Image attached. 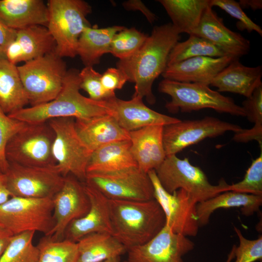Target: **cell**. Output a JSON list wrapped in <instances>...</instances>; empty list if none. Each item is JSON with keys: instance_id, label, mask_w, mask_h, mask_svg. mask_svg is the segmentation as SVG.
<instances>
[{"instance_id": "13", "label": "cell", "mask_w": 262, "mask_h": 262, "mask_svg": "<svg viewBox=\"0 0 262 262\" xmlns=\"http://www.w3.org/2000/svg\"><path fill=\"white\" fill-rule=\"evenodd\" d=\"M237 125L206 116L200 119L181 120L163 127V143L166 156L176 155L183 149L207 138L228 131L242 130Z\"/></svg>"}, {"instance_id": "12", "label": "cell", "mask_w": 262, "mask_h": 262, "mask_svg": "<svg viewBox=\"0 0 262 262\" xmlns=\"http://www.w3.org/2000/svg\"><path fill=\"white\" fill-rule=\"evenodd\" d=\"M6 174L11 196L32 198H52L65 178L56 164L31 166L8 162Z\"/></svg>"}, {"instance_id": "39", "label": "cell", "mask_w": 262, "mask_h": 262, "mask_svg": "<svg viewBox=\"0 0 262 262\" xmlns=\"http://www.w3.org/2000/svg\"><path fill=\"white\" fill-rule=\"evenodd\" d=\"M26 124L10 117L0 108V168L5 172L8 166L5 153L6 145L9 140Z\"/></svg>"}, {"instance_id": "42", "label": "cell", "mask_w": 262, "mask_h": 262, "mask_svg": "<svg viewBox=\"0 0 262 262\" xmlns=\"http://www.w3.org/2000/svg\"><path fill=\"white\" fill-rule=\"evenodd\" d=\"M127 81L128 79L126 74L117 67L109 68L101 74V84L106 91L110 92L121 89Z\"/></svg>"}, {"instance_id": "4", "label": "cell", "mask_w": 262, "mask_h": 262, "mask_svg": "<svg viewBox=\"0 0 262 262\" xmlns=\"http://www.w3.org/2000/svg\"><path fill=\"white\" fill-rule=\"evenodd\" d=\"M158 90L171 97L165 107L171 113L209 108L219 113L246 116L243 107L236 104L232 98L222 95L205 84L164 79L159 83Z\"/></svg>"}, {"instance_id": "48", "label": "cell", "mask_w": 262, "mask_h": 262, "mask_svg": "<svg viewBox=\"0 0 262 262\" xmlns=\"http://www.w3.org/2000/svg\"><path fill=\"white\" fill-rule=\"evenodd\" d=\"M238 2L241 8H250L253 10L262 8V0H240Z\"/></svg>"}, {"instance_id": "30", "label": "cell", "mask_w": 262, "mask_h": 262, "mask_svg": "<svg viewBox=\"0 0 262 262\" xmlns=\"http://www.w3.org/2000/svg\"><path fill=\"white\" fill-rule=\"evenodd\" d=\"M170 17L172 24L180 33H192L202 15L210 5V0H159Z\"/></svg>"}, {"instance_id": "33", "label": "cell", "mask_w": 262, "mask_h": 262, "mask_svg": "<svg viewBox=\"0 0 262 262\" xmlns=\"http://www.w3.org/2000/svg\"><path fill=\"white\" fill-rule=\"evenodd\" d=\"M37 246L39 251L37 262H77L76 242L65 239L55 240L45 235Z\"/></svg>"}, {"instance_id": "29", "label": "cell", "mask_w": 262, "mask_h": 262, "mask_svg": "<svg viewBox=\"0 0 262 262\" xmlns=\"http://www.w3.org/2000/svg\"><path fill=\"white\" fill-rule=\"evenodd\" d=\"M17 66L0 59V108L8 115L29 104Z\"/></svg>"}, {"instance_id": "3", "label": "cell", "mask_w": 262, "mask_h": 262, "mask_svg": "<svg viewBox=\"0 0 262 262\" xmlns=\"http://www.w3.org/2000/svg\"><path fill=\"white\" fill-rule=\"evenodd\" d=\"M79 72L76 68L67 70L62 89L53 100L25 107L8 115L26 123H37L53 118L84 119L108 114L101 101L93 100L81 94Z\"/></svg>"}, {"instance_id": "34", "label": "cell", "mask_w": 262, "mask_h": 262, "mask_svg": "<svg viewBox=\"0 0 262 262\" xmlns=\"http://www.w3.org/2000/svg\"><path fill=\"white\" fill-rule=\"evenodd\" d=\"M35 232L14 235L0 258V262H37L39 251L33 241Z\"/></svg>"}, {"instance_id": "36", "label": "cell", "mask_w": 262, "mask_h": 262, "mask_svg": "<svg viewBox=\"0 0 262 262\" xmlns=\"http://www.w3.org/2000/svg\"><path fill=\"white\" fill-rule=\"evenodd\" d=\"M262 196V152L247 169L240 181L229 184L228 191Z\"/></svg>"}, {"instance_id": "6", "label": "cell", "mask_w": 262, "mask_h": 262, "mask_svg": "<svg viewBox=\"0 0 262 262\" xmlns=\"http://www.w3.org/2000/svg\"><path fill=\"white\" fill-rule=\"evenodd\" d=\"M155 171L166 191L172 194L182 189L196 203L227 191L229 185L223 179L217 185L212 184L199 167L192 165L188 158L180 159L176 155L166 156Z\"/></svg>"}, {"instance_id": "41", "label": "cell", "mask_w": 262, "mask_h": 262, "mask_svg": "<svg viewBox=\"0 0 262 262\" xmlns=\"http://www.w3.org/2000/svg\"><path fill=\"white\" fill-rule=\"evenodd\" d=\"M246 116L254 124H262V85L242 102Z\"/></svg>"}, {"instance_id": "16", "label": "cell", "mask_w": 262, "mask_h": 262, "mask_svg": "<svg viewBox=\"0 0 262 262\" xmlns=\"http://www.w3.org/2000/svg\"><path fill=\"white\" fill-rule=\"evenodd\" d=\"M194 247L187 237L174 232L165 224L146 243L128 249L123 262H185L183 257Z\"/></svg>"}, {"instance_id": "45", "label": "cell", "mask_w": 262, "mask_h": 262, "mask_svg": "<svg viewBox=\"0 0 262 262\" xmlns=\"http://www.w3.org/2000/svg\"><path fill=\"white\" fill-rule=\"evenodd\" d=\"M123 6L127 10L140 11L150 23H153L157 19L156 15L140 0H128L123 3Z\"/></svg>"}, {"instance_id": "17", "label": "cell", "mask_w": 262, "mask_h": 262, "mask_svg": "<svg viewBox=\"0 0 262 262\" xmlns=\"http://www.w3.org/2000/svg\"><path fill=\"white\" fill-rule=\"evenodd\" d=\"M101 102L108 114L128 132L149 126H164L180 120L151 109L144 103L143 98L136 96H132L131 99L128 100L115 96Z\"/></svg>"}, {"instance_id": "35", "label": "cell", "mask_w": 262, "mask_h": 262, "mask_svg": "<svg viewBox=\"0 0 262 262\" xmlns=\"http://www.w3.org/2000/svg\"><path fill=\"white\" fill-rule=\"evenodd\" d=\"M148 36L135 28H125L114 36L110 53L119 60L128 58L141 48Z\"/></svg>"}, {"instance_id": "9", "label": "cell", "mask_w": 262, "mask_h": 262, "mask_svg": "<svg viewBox=\"0 0 262 262\" xmlns=\"http://www.w3.org/2000/svg\"><path fill=\"white\" fill-rule=\"evenodd\" d=\"M52 198L11 196L0 205V224L14 235L38 231L47 235L55 225Z\"/></svg>"}, {"instance_id": "24", "label": "cell", "mask_w": 262, "mask_h": 262, "mask_svg": "<svg viewBox=\"0 0 262 262\" xmlns=\"http://www.w3.org/2000/svg\"><path fill=\"white\" fill-rule=\"evenodd\" d=\"M48 19V6L42 0H0V22L10 28L47 27Z\"/></svg>"}, {"instance_id": "49", "label": "cell", "mask_w": 262, "mask_h": 262, "mask_svg": "<svg viewBox=\"0 0 262 262\" xmlns=\"http://www.w3.org/2000/svg\"><path fill=\"white\" fill-rule=\"evenodd\" d=\"M236 246V245H233L228 255L227 259L225 262H231V261L235 258V249Z\"/></svg>"}, {"instance_id": "1", "label": "cell", "mask_w": 262, "mask_h": 262, "mask_svg": "<svg viewBox=\"0 0 262 262\" xmlns=\"http://www.w3.org/2000/svg\"><path fill=\"white\" fill-rule=\"evenodd\" d=\"M180 39L171 23L155 26L141 48L130 57L119 60L117 67L135 83L134 96L145 98L150 104L156 102L152 92L155 80L165 69L169 54Z\"/></svg>"}, {"instance_id": "22", "label": "cell", "mask_w": 262, "mask_h": 262, "mask_svg": "<svg viewBox=\"0 0 262 262\" xmlns=\"http://www.w3.org/2000/svg\"><path fill=\"white\" fill-rule=\"evenodd\" d=\"M75 124L79 136L91 152L108 144L130 140L129 132L108 114L87 119H76Z\"/></svg>"}, {"instance_id": "28", "label": "cell", "mask_w": 262, "mask_h": 262, "mask_svg": "<svg viewBox=\"0 0 262 262\" xmlns=\"http://www.w3.org/2000/svg\"><path fill=\"white\" fill-rule=\"evenodd\" d=\"M76 243L78 252L77 262H100L120 257L127 252L125 246L112 234L107 232L90 233Z\"/></svg>"}, {"instance_id": "10", "label": "cell", "mask_w": 262, "mask_h": 262, "mask_svg": "<svg viewBox=\"0 0 262 262\" xmlns=\"http://www.w3.org/2000/svg\"><path fill=\"white\" fill-rule=\"evenodd\" d=\"M47 121L55 133L52 151L59 171L64 177L70 174L85 181L92 152L79 136L75 119L57 118Z\"/></svg>"}, {"instance_id": "11", "label": "cell", "mask_w": 262, "mask_h": 262, "mask_svg": "<svg viewBox=\"0 0 262 262\" xmlns=\"http://www.w3.org/2000/svg\"><path fill=\"white\" fill-rule=\"evenodd\" d=\"M86 181L109 199L145 201L154 199L147 173L137 166L108 172H91Z\"/></svg>"}, {"instance_id": "21", "label": "cell", "mask_w": 262, "mask_h": 262, "mask_svg": "<svg viewBox=\"0 0 262 262\" xmlns=\"http://www.w3.org/2000/svg\"><path fill=\"white\" fill-rule=\"evenodd\" d=\"M162 125H153L129 132L131 151L137 166L146 173L156 170L166 157Z\"/></svg>"}, {"instance_id": "19", "label": "cell", "mask_w": 262, "mask_h": 262, "mask_svg": "<svg viewBox=\"0 0 262 262\" xmlns=\"http://www.w3.org/2000/svg\"><path fill=\"white\" fill-rule=\"evenodd\" d=\"M210 5L204 11L197 28L191 34L203 37L236 58L249 53L250 41L240 33L228 28L223 19Z\"/></svg>"}, {"instance_id": "26", "label": "cell", "mask_w": 262, "mask_h": 262, "mask_svg": "<svg viewBox=\"0 0 262 262\" xmlns=\"http://www.w3.org/2000/svg\"><path fill=\"white\" fill-rule=\"evenodd\" d=\"M125 28L114 25L98 28L97 25L86 27L78 40L77 54L85 66H93L100 62L101 57L110 53L111 44L115 34Z\"/></svg>"}, {"instance_id": "23", "label": "cell", "mask_w": 262, "mask_h": 262, "mask_svg": "<svg viewBox=\"0 0 262 262\" xmlns=\"http://www.w3.org/2000/svg\"><path fill=\"white\" fill-rule=\"evenodd\" d=\"M262 67L243 65L239 59L233 60L213 80L210 85L219 92H226L249 97L262 85Z\"/></svg>"}, {"instance_id": "31", "label": "cell", "mask_w": 262, "mask_h": 262, "mask_svg": "<svg viewBox=\"0 0 262 262\" xmlns=\"http://www.w3.org/2000/svg\"><path fill=\"white\" fill-rule=\"evenodd\" d=\"M16 40L23 54V62L55 52L56 43L47 27L35 25L17 30Z\"/></svg>"}, {"instance_id": "7", "label": "cell", "mask_w": 262, "mask_h": 262, "mask_svg": "<svg viewBox=\"0 0 262 262\" xmlns=\"http://www.w3.org/2000/svg\"><path fill=\"white\" fill-rule=\"evenodd\" d=\"M17 67L31 106L55 98L62 89L67 71L63 58L55 52Z\"/></svg>"}, {"instance_id": "40", "label": "cell", "mask_w": 262, "mask_h": 262, "mask_svg": "<svg viewBox=\"0 0 262 262\" xmlns=\"http://www.w3.org/2000/svg\"><path fill=\"white\" fill-rule=\"evenodd\" d=\"M237 235L239 245L235 249L234 262H254L262 259V236H260L255 240H249L245 238L241 231L234 227Z\"/></svg>"}, {"instance_id": "38", "label": "cell", "mask_w": 262, "mask_h": 262, "mask_svg": "<svg viewBox=\"0 0 262 262\" xmlns=\"http://www.w3.org/2000/svg\"><path fill=\"white\" fill-rule=\"evenodd\" d=\"M210 5L212 7L216 6L221 8L232 17L238 19L236 27L239 30H246L249 33L255 31L262 36L261 28L246 16L238 2L234 0H210Z\"/></svg>"}, {"instance_id": "47", "label": "cell", "mask_w": 262, "mask_h": 262, "mask_svg": "<svg viewBox=\"0 0 262 262\" xmlns=\"http://www.w3.org/2000/svg\"><path fill=\"white\" fill-rule=\"evenodd\" d=\"M14 235L11 231L0 224V258Z\"/></svg>"}, {"instance_id": "15", "label": "cell", "mask_w": 262, "mask_h": 262, "mask_svg": "<svg viewBox=\"0 0 262 262\" xmlns=\"http://www.w3.org/2000/svg\"><path fill=\"white\" fill-rule=\"evenodd\" d=\"M52 199L55 225L46 236L55 240H63L68 226L73 221L83 217L89 211V199L83 182L69 174L65 177L62 188Z\"/></svg>"}, {"instance_id": "20", "label": "cell", "mask_w": 262, "mask_h": 262, "mask_svg": "<svg viewBox=\"0 0 262 262\" xmlns=\"http://www.w3.org/2000/svg\"><path fill=\"white\" fill-rule=\"evenodd\" d=\"M236 59L229 55L194 57L167 66L162 75L164 79L210 85L215 77Z\"/></svg>"}, {"instance_id": "32", "label": "cell", "mask_w": 262, "mask_h": 262, "mask_svg": "<svg viewBox=\"0 0 262 262\" xmlns=\"http://www.w3.org/2000/svg\"><path fill=\"white\" fill-rule=\"evenodd\" d=\"M227 55H228L223 50L207 39L190 34L187 40L179 41L172 48L168 56L167 66L196 57H221Z\"/></svg>"}, {"instance_id": "8", "label": "cell", "mask_w": 262, "mask_h": 262, "mask_svg": "<svg viewBox=\"0 0 262 262\" xmlns=\"http://www.w3.org/2000/svg\"><path fill=\"white\" fill-rule=\"evenodd\" d=\"M54 138L48 121L26 123L9 140L5 152L6 160L25 166L55 165L52 151Z\"/></svg>"}, {"instance_id": "50", "label": "cell", "mask_w": 262, "mask_h": 262, "mask_svg": "<svg viewBox=\"0 0 262 262\" xmlns=\"http://www.w3.org/2000/svg\"><path fill=\"white\" fill-rule=\"evenodd\" d=\"M100 262H120V257L111 258Z\"/></svg>"}, {"instance_id": "18", "label": "cell", "mask_w": 262, "mask_h": 262, "mask_svg": "<svg viewBox=\"0 0 262 262\" xmlns=\"http://www.w3.org/2000/svg\"><path fill=\"white\" fill-rule=\"evenodd\" d=\"M83 184L90 201L89 210L83 217L73 221L64 235L65 239L74 242L94 232L112 234L109 199L89 182L85 181Z\"/></svg>"}, {"instance_id": "46", "label": "cell", "mask_w": 262, "mask_h": 262, "mask_svg": "<svg viewBox=\"0 0 262 262\" xmlns=\"http://www.w3.org/2000/svg\"><path fill=\"white\" fill-rule=\"evenodd\" d=\"M11 197L8 190L6 172L0 168V205L7 201Z\"/></svg>"}, {"instance_id": "44", "label": "cell", "mask_w": 262, "mask_h": 262, "mask_svg": "<svg viewBox=\"0 0 262 262\" xmlns=\"http://www.w3.org/2000/svg\"><path fill=\"white\" fill-rule=\"evenodd\" d=\"M17 30L10 28L0 22V59L6 58L7 49L16 38Z\"/></svg>"}, {"instance_id": "43", "label": "cell", "mask_w": 262, "mask_h": 262, "mask_svg": "<svg viewBox=\"0 0 262 262\" xmlns=\"http://www.w3.org/2000/svg\"><path fill=\"white\" fill-rule=\"evenodd\" d=\"M233 140L239 143H246L252 140L257 141L262 149V124H254L249 129H243L234 133Z\"/></svg>"}, {"instance_id": "37", "label": "cell", "mask_w": 262, "mask_h": 262, "mask_svg": "<svg viewBox=\"0 0 262 262\" xmlns=\"http://www.w3.org/2000/svg\"><path fill=\"white\" fill-rule=\"evenodd\" d=\"M101 74L92 66H85L79 72L80 88L87 93L89 98L97 101L106 100L115 96V92L106 91L101 82Z\"/></svg>"}, {"instance_id": "5", "label": "cell", "mask_w": 262, "mask_h": 262, "mask_svg": "<svg viewBox=\"0 0 262 262\" xmlns=\"http://www.w3.org/2000/svg\"><path fill=\"white\" fill-rule=\"evenodd\" d=\"M47 6V28L55 41V52L63 58L75 57L81 34L91 26L86 18L91 6L83 0H49Z\"/></svg>"}, {"instance_id": "25", "label": "cell", "mask_w": 262, "mask_h": 262, "mask_svg": "<svg viewBox=\"0 0 262 262\" xmlns=\"http://www.w3.org/2000/svg\"><path fill=\"white\" fill-rule=\"evenodd\" d=\"M262 204V196L225 191L206 200L197 203L196 215L199 227L206 225L212 214L220 208L241 207L242 213L248 216L258 212Z\"/></svg>"}, {"instance_id": "14", "label": "cell", "mask_w": 262, "mask_h": 262, "mask_svg": "<svg viewBox=\"0 0 262 262\" xmlns=\"http://www.w3.org/2000/svg\"><path fill=\"white\" fill-rule=\"evenodd\" d=\"M154 189V197L162 208L165 217V224L172 230L185 236H196L199 225L196 215V204L182 189L172 194L161 185L155 170L148 172Z\"/></svg>"}, {"instance_id": "2", "label": "cell", "mask_w": 262, "mask_h": 262, "mask_svg": "<svg viewBox=\"0 0 262 262\" xmlns=\"http://www.w3.org/2000/svg\"><path fill=\"white\" fill-rule=\"evenodd\" d=\"M112 235L127 249L144 244L165 225L158 202L149 200L109 199Z\"/></svg>"}, {"instance_id": "27", "label": "cell", "mask_w": 262, "mask_h": 262, "mask_svg": "<svg viewBox=\"0 0 262 262\" xmlns=\"http://www.w3.org/2000/svg\"><path fill=\"white\" fill-rule=\"evenodd\" d=\"M137 166L131 151L130 140L103 146L92 152L87 173L108 172Z\"/></svg>"}]
</instances>
